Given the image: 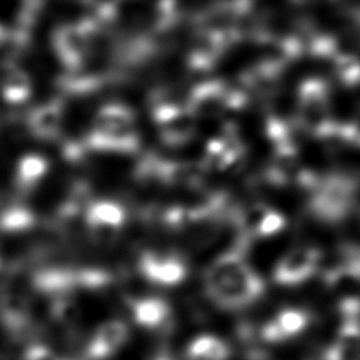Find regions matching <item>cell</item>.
I'll list each match as a JSON object with an SVG mask.
<instances>
[{
	"label": "cell",
	"instance_id": "8",
	"mask_svg": "<svg viewBox=\"0 0 360 360\" xmlns=\"http://www.w3.org/2000/svg\"><path fill=\"white\" fill-rule=\"evenodd\" d=\"M353 186L346 179L325 180L312 198L314 212L325 219H338L345 215L353 198Z\"/></svg>",
	"mask_w": 360,
	"mask_h": 360
},
{
	"label": "cell",
	"instance_id": "11",
	"mask_svg": "<svg viewBox=\"0 0 360 360\" xmlns=\"http://www.w3.org/2000/svg\"><path fill=\"white\" fill-rule=\"evenodd\" d=\"M308 315L298 308H285L280 311L262 329V338L267 342L277 343L301 333L308 325Z\"/></svg>",
	"mask_w": 360,
	"mask_h": 360
},
{
	"label": "cell",
	"instance_id": "10",
	"mask_svg": "<svg viewBox=\"0 0 360 360\" xmlns=\"http://www.w3.org/2000/svg\"><path fill=\"white\" fill-rule=\"evenodd\" d=\"M84 221L94 233L110 236L124 225L125 211L115 201L98 200L89 202L84 210Z\"/></svg>",
	"mask_w": 360,
	"mask_h": 360
},
{
	"label": "cell",
	"instance_id": "6",
	"mask_svg": "<svg viewBox=\"0 0 360 360\" xmlns=\"http://www.w3.org/2000/svg\"><path fill=\"white\" fill-rule=\"evenodd\" d=\"M240 101V96L235 94L219 80H208L195 86L186 104L187 110L197 118H214L226 108L235 107Z\"/></svg>",
	"mask_w": 360,
	"mask_h": 360
},
{
	"label": "cell",
	"instance_id": "21",
	"mask_svg": "<svg viewBox=\"0 0 360 360\" xmlns=\"http://www.w3.org/2000/svg\"><path fill=\"white\" fill-rule=\"evenodd\" d=\"M28 314V301L20 292H7L0 298V318L7 328L22 325Z\"/></svg>",
	"mask_w": 360,
	"mask_h": 360
},
{
	"label": "cell",
	"instance_id": "30",
	"mask_svg": "<svg viewBox=\"0 0 360 360\" xmlns=\"http://www.w3.org/2000/svg\"><path fill=\"white\" fill-rule=\"evenodd\" d=\"M356 28H357V32H359V35H360V14H359L357 18H356Z\"/></svg>",
	"mask_w": 360,
	"mask_h": 360
},
{
	"label": "cell",
	"instance_id": "2",
	"mask_svg": "<svg viewBox=\"0 0 360 360\" xmlns=\"http://www.w3.org/2000/svg\"><path fill=\"white\" fill-rule=\"evenodd\" d=\"M87 146L103 152H134L139 146L135 112L125 104L110 103L100 107L87 135Z\"/></svg>",
	"mask_w": 360,
	"mask_h": 360
},
{
	"label": "cell",
	"instance_id": "19",
	"mask_svg": "<svg viewBox=\"0 0 360 360\" xmlns=\"http://www.w3.org/2000/svg\"><path fill=\"white\" fill-rule=\"evenodd\" d=\"M229 356V346L214 335H200L186 349V360H228Z\"/></svg>",
	"mask_w": 360,
	"mask_h": 360
},
{
	"label": "cell",
	"instance_id": "5",
	"mask_svg": "<svg viewBox=\"0 0 360 360\" xmlns=\"http://www.w3.org/2000/svg\"><path fill=\"white\" fill-rule=\"evenodd\" d=\"M153 120L160 139L169 146H181L190 142L195 134L197 124L186 105L160 101L153 107Z\"/></svg>",
	"mask_w": 360,
	"mask_h": 360
},
{
	"label": "cell",
	"instance_id": "20",
	"mask_svg": "<svg viewBox=\"0 0 360 360\" xmlns=\"http://www.w3.org/2000/svg\"><path fill=\"white\" fill-rule=\"evenodd\" d=\"M240 152H242V148L238 139L235 136L225 135L208 142L205 162L211 167L224 169L231 163H233L238 159Z\"/></svg>",
	"mask_w": 360,
	"mask_h": 360
},
{
	"label": "cell",
	"instance_id": "29",
	"mask_svg": "<svg viewBox=\"0 0 360 360\" xmlns=\"http://www.w3.org/2000/svg\"><path fill=\"white\" fill-rule=\"evenodd\" d=\"M152 360H173V357L169 353H160V354L155 356Z\"/></svg>",
	"mask_w": 360,
	"mask_h": 360
},
{
	"label": "cell",
	"instance_id": "16",
	"mask_svg": "<svg viewBox=\"0 0 360 360\" xmlns=\"http://www.w3.org/2000/svg\"><path fill=\"white\" fill-rule=\"evenodd\" d=\"M225 44L226 42L222 32L205 31L200 34L193 49L190 51V66L195 69H205L211 66L224 52Z\"/></svg>",
	"mask_w": 360,
	"mask_h": 360
},
{
	"label": "cell",
	"instance_id": "12",
	"mask_svg": "<svg viewBox=\"0 0 360 360\" xmlns=\"http://www.w3.org/2000/svg\"><path fill=\"white\" fill-rule=\"evenodd\" d=\"M63 121V105L59 101H46L37 105L28 114V128L31 134L44 141L58 136Z\"/></svg>",
	"mask_w": 360,
	"mask_h": 360
},
{
	"label": "cell",
	"instance_id": "23",
	"mask_svg": "<svg viewBox=\"0 0 360 360\" xmlns=\"http://www.w3.org/2000/svg\"><path fill=\"white\" fill-rule=\"evenodd\" d=\"M35 214L24 205H13L0 214V231L21 232L30 229L35 224Z\"/></svg>",
	"mask_w": 360,
	"mask_h": 360
},
{
	"label": "cell",
	"instance_id": "13",
	"mask_svg": "<svg viewBox=\"0 0 360 360\" xmlns=\"http://www.w3.org/2000/svg\"><path fill=\"white\" fill-rule=\"evenodd\" d=\"M128 333V328L122 321L112 319L101 323L89 343L90 357L98 360L107 359L127 342Z\"/></svg>",
	"mask_w": 360,
	"mask_h": 360
},
{
	"label": "cell",
	"instance_id": "9",
	"mask_svg": "<svg viewBox=\"0 0 360 360\" xmlns=\"http://www.w3.org/2000/svg\"><path fill=\"white\" fill-rule=\"evenodd\" d=\"M139 269L146 280L160 285H176L186 278L187 269L183 260L170 255L148 252L142 256Z\"/></svg>",
	"mask_w": 360,
	"mask_h": 360
},
{
	"label": "cell",
	"instance_id": "22",
	"mask_svg": "<svg viewBox=\"0 0 360 360\" xmlns=\"http://www.w3.org/2000/svg\"><path fill=\"white\" fill-rule=\"evenodd\" d=\"M89 195H90V188H89L87 183H84V181L75 183L69 188L62 204L59 205L58 215L62 219H70V218L76 217L82 210L87 208Z\"/></svg>",
	"mask_w": 360,
	"mask_h": 360
},
{
	"label": "cell",
	"instance_id": "15",
	"mask_svg": "<svg viewBox=\"0 0 360 360\" xmlns=\"http://www.w3.org/2000/svg\"><path fill=\"white\" fill-rule=\"evenodd\" d=\"M284 225L285 219L281 212L264 205L253 207L243 218V226L248 233L260 238L276 235L284 228Z\"/></svg>",
	"mask_w": 360,
	"mask_h": 360
},
{
	"label": "cell",
	"instance_id": "4",
	"mask_svg": "<svg viewBox=\"0 0 360 360\" xmlns=\"http://www.w3.org/2000/svg\"><path fill=\"white\" fill-rule=\"evenodd\" d=\"M97 28L83 18L80 22L63 24L52 32V48L59 62L69 70L82 69L91 49Z\"/></svg>",
	"mask_w": 360,
	"mask_h": 360
},
{
	"label": "cell",
	"instance_id": "18",
	"mask_svg": "<svg viewBox=\"0 0 360 360\" xmlns=\"http://www.w3.org/2000/svg\"><path fill=\"white\" fill-rule=\"evenodd\" d=\"M132 315L138 325L155 329L167 322L170 308L166 301L155 297L141 298L132 304Z\"/></svg>",
	"mask_w": 360,
	"mask_h": 360
},
{
	"label": "cell",
	"instance_id": "28",
	"mask_svg": "<svg viewBox=\"0 0 360 360\" xmlns=\"http://www.w3.org/2000/svg\"><path fill=\"white\" fill-rule=\"evenodd\" d=\"M25 360H60L46 347H31L25 356Z\"/></svg>",
	"mask_w": 360,
	"mask_h": 360
},
{
	"label": "cell",
	"instance_id": "1",
	"mask_svg": "<svg viewBox=\"0 0 360 360\" xmlns=\"http://www.w3.org/2000/svg\"><path fill=\"white\" fill-rule=\"evenodd\" d=\"M204 284L211 301L226 309L243 308L264 291L263 280L236 250L222 253L208 266Z\"/></svg>",
	"mask_w": 360,
	"mask_h": 360
},
{
	"label": "cell",
	"instance_id": "25",
	"mask_svg": "<svg viewBox=\"0 0 360 360\" xmlns=\"http://www.w3.org/2000/svg\"><path fill=\"white\" fill-rule=\"evenodd\" d=\"M336 76L345 84H357L360 82V60L350 55H340L335 62Z\"/></svg>",
	"mask_w": 360,
	"mask_h": 360
},
{
	"label": "cell",
	"instance_id": "31",
	"mask_svg": "<svg viewBox=\"0 0 360 360\" xmlns=\"http://www.w3.org/2000/svg\"><path fill=\"white\" fill-rule=\"evenodd\" d=\"M4 35H6V34H4V30H3V27L0 25V41L4 38Z\"/></svg>",
	"mask_w": 360,
	"mask_h": 360
},
{
	"label": "cell",
	"instance_id": "17",
	"mask_svg": "<svg viewBox=\"0 0 360 360\" xmlns=\"http://www.w3.org/2000/svg\"><path fill=\"white\" fill-rule=\"evenodd\" d=\"M49 170V163L45 156L38 153H28L20 158L15 166L14 183L20 191H30L35 188Z\"/></svg>",
	"mask_w": 360,
	"mask_h": 360
},
{
	"label": "cell",
	"instance_id": "26",
	"mask_svg": "<svg viewBox=\"0 0 360 360\" xmlns=\"http://www.w3.org/2000/svg\"><path fill=\"white\" fill-rule=\"evenodd\" d=\"M52 316L62 323H72L79 318V308L68 295H59L52 302Z\"/></svg>",
	"mask_w": 360,
	"mask_h": 360
},
{
	"label": "cell",
	"instance_id": "14",
	"mask_svg": "<svg viewBox=\"0 0 360 360\" xmlns=\"http://www.w3.org/2000/svg\"><path fill=\"white\" fill-rule=\"evenodd\" d=\"M32 93V80L30 75L14 66H4L0 75V94L8 104H21Z\"/></svg>",
	"mask_w": 360,
	"mask_h": 360
},
{
	"label": "cell",
	"instance_id": "24",
	"mask_svg": "<svg viewBox=\"0 0 360 360\" xmlns=\"http://www.w3.org/2000/svg\"><path fill=\"white\" fill-rule=\"evenodd\" d=\"M44 4L41 1H27L20 6V10L17 13V34L22 38L27 35V32L31 31V28L37 24L41 13H42Z\"/></svg>",
	"mask_w": 360,
	"mask_h": 360
},
{
	"label": "cell",
	"instance_id": "27",
	"mask_svg": "<svg viewBox=\"0 0 360 360\" xmlns=\"http://www.w3.org/2000/svg\"><path fill=\"white\" fill-rule=\"evenodd\" d=\"M323 357L325 360H360V346H345L335 342Z\"/></svg>",
	"mask_w": 360,
	"mask_h": 360
},
{
	"label": "cell",
	"instance_id": "7",
	"mask_svg": "<svg viewBox=\"0 0 360 360\" xmlns=\"http://www.w3.org/2000/svg\"><path fill=\"white\" fill-rule=\"evenodd\" d=\"M321 262V253L315 248H294L276 264L273 276L278 284L295 285L308 280Z\"/></svg>",
	"mask_w": 360,
	"mask_h": 360
},
{
	"label": "cell",
	"instance_id": "3",
	"mask_svg": "<svg viewBox=\"0 0 360 360\" xmlns=\"http://www.w3.org/2000/svg\"><path fill=\"white\" fill-rule=\"evenodd\" d=\"M297 114L301 127L315 136H329L336 131L330 114V98L326 83L307 79L301 83L297 97Z\"/></svg>",
	"mask_w": 360,
	"mask_h": 360
}]
</instances>
